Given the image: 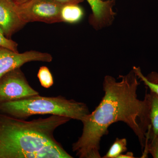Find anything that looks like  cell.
I'll list each match as a JSON object with an SVG mask.
<instances>
[{
  "label": "cell",
  "mask_w": 158,
  "mask_h": 158,
  "mask_svg": "<svg viewBox=\"0 0 158 158\" xmlns=\"http://www.w3.org/2000/svg\"><path fill=\"white\" fill-rule=\"evenodd\" d=\"M118 77L120 81L111 76L105 77L103 97L96 109L81 121V135L72 145L73 151L79 158H102L99 152L102 138L108 135L111 125L119 121L131 129L144 150L150 129L148 98L145 94L144 99H138L140 83L133 69Z\"/></svg>",
  "instance_id": "1"
},
{
  "label": "cell",
  "mask_w": 158,
  "mask_h": 158,
  "mask_svg": "<svg viewBox=\"0 0 158 158\" xmlns=\"http://www.w3.org/2000/svg\"><path fill=\"white\" fill-rule=\"evenodd\" d=\"M71 119L51 115L26 121L0 112V158H73L54 136Z\"/></svg>",
  "instance_id": "2"
},
{
  "label": "cell",
  "mask_w": 158,
  "mask_h": 158,
  "mask_svg": "<svg viewBox=\"0 0 158 158\" xmlns=\"http://www.w3.org/2000/svg\"><path fill=\"white\" fill-rule=\"evenodd\" d=\"M0 112L23 119L34 115H51L80 121L90 113L85 103L68 99L61 95L47 97L39 94L2 104Z\"/></svg>",
  "instance_id": "3"
},
{
  "label": "cell",
  "mask_w": 158,
  "mask_h": 158,
  "mask_svg": "<svg viewBox=\"0 0 158 158\" xmlns=\"http://www.w3.org/2000/svg\"><path fill=\"white\" fill-rule=\"evenodd\" d=\"M62 6L52 0H29L17 4V12L26 24L35 22L48 24L61 23Z\"/></svg>",
  "instance_id": "4"
},
{
  "label": "cell",
  "mask_w": 158,
  "mask_h": 158,
  "mask_svg": "<svg viewBox=\"0 0 158 158\" xmlns=\"http://www.w3.org/2000/svg\"><path fill=\"white\" fill-rule=\"evenodd\" d=\"M39 94L29 84L20 68L9 72L0 79V105Z\"/></svg>",
  "instance_id": "5"
},
{
  "label": "cell",
  "mask_w": 158,
  "mask_h": 158,
  "mask_svg": "<svg viewBox=\"0 0 158 158\" xmlns=\"http://www.w3.org/2000/svg\"><path fill=\"white\" fill-rule=\"evenodd\" d=\"M52 60V56L48 53L31 50L20 53L0 47V79L9 72L21 68L27 62H50Z\"/></svg>",
  "instance_id": "6"
},
{
  "label": "cell",
  "mask_w": 158,
  "mask_h": 158,
  "mask_svg": "<svg viewBox=\"0 0 158 158\" xmlns=\"http://www.w3.org/2000/svg\"><path fill=\"white\" fill-rule=\"evenodd\" d=\"M17 12V3L13 0H0V27L6 37L12 35L26 25Z\"/></svg>",
  "instance_id": "7"
},
{
  "label": "cell",
  "mask_w": 158,
  "mask_h": 158,
  "mask_svg": "<svg viewBox=\"0 0 158 158\" xmlns=\"http://www.w3.org/2000/svg\"><path fill=\"white\" fill-rule=\"evenodd\" d=\"M90 5L92 14L89 22L94 28L99 30L113 23L116 13L113 10L115 0H86Z\"/></svg>",
  "instance_id": "8"
},
{
  "label": "cell",
  "mask_w": 158,
  "mask_h": 158,
  "mask_svg": "<svg viewBox=\"0 0 158 158\" xmlns=\"http://www.w3.org/2000/svg\"><path fill=\"white\" fill-rule=\"evenodd\" d=\"M146 94L149 101L150 123V129L148 138V144L151 140L158 135V95L152 92L149 93L146 92Z\"/></svg>",
  "instance_id": "9"
},
{
  "label": "cell",
  "mask_w": 158,
  "mask_h": 158,
  "mask_svg": "<svg viewBox=\"0 0 158 158\" xmlns=\"http://www.w3.org/2000/svg\"><path fill=\"white\" fill-rule=\"evenodd\" d=\"M84 11L79 4H68L62 6L61 18L62 22L74 24L81 20Z\"/></svg>",
  "instance_id": "10"
},
{
  "label": "cell",
  "mask_w": 158,
  "mask_h": 158,
  "mask_svg": "<svg viewBox=\"0 0 158 158\" xmlns=\"http://www.w3.org/2000/svg\"><path fill=\"white\" fill-rule=\"evenodd\" d=\"M127 140L126 138H116L114 143L103 158H117L127 151Z\"/></svg>",
  "instance_id": "11"
},
{
  "label": "cell",
  "mask_w": 158,
  "mask_h": 158,
  "mask_svg": "<svg viewBox=\"0 0 158 158\" xmlns=\"http://www.w3.org/2000/svg\"><path fill=\"white\" fill-rule=\"evenodd\" d=\"M37 76L40 85L43 88H49L53 85L54 79L52 75L47 66H42L40 67L38 70Z\"/></svg>",
  "instance_id": "12"
},
{
  "label": "cell",
  "mask_w": 158,
  "mask_h": 158,
  "mask_svg": "<svg viewBox=\"0 0 158 158\" xmlns=\"http://www.w3.org/2000/svg\"><path fill=\"white\" fill-rule=\"evenodd\" d=\"M17 43L6 37L3 30L0 27V47L4 48L15 52L18 51Z\"/></svg>",
  "instance_id": "13"
},
{
  "label": "cell",
  "mask_w": 158,
  "mask_h": 158,
  "mask_svg": "<svg viewBox=\"0 0 158 158\" xmlns=\"http://www.w3.org/2000/svg\"><path fill=\"white\" fill-rule=\"evenodd\" d=\"M148 154H150L154 158H158V135L148 142L142 153V158L146 157Z\"/></svg>",
  "instance_id": "14"
},
{
  "label": "cell",
  "mask_w": 158,
  "mask_h": 158,
  "mask_svg": "<svg viewBox=\"0 0 158 158\" xmlns=\"http://www.w3.org/2000/svg\"><path fill=\"white\" fill-rule=\"evenodd\" d=\"M133 69L135 72L138 79H140L141 81L143 82L144 85L149 88L150 92L155 93L158 95V85L153 83L148 80L146 77L144 76L141 72V69L140 67L134 66Z\"/></svg>",
  "instance_id": "15"
},
{
  "label": "cell",
  "mask_w": 158,
  "mask_h": 158,
  "mask_svg": "<svg viewBox=\"0 0 158 158\" xmlns=\"http://www.w3.org/2000/svg\"><path fill=\"white\" fill-rule=\"evenodd\" d=\"M60 5H68V4H79L83 2L85 0H52Z\"/></svg>",
  "instance_id": "16"
},
{
  "label": "cell",
  "mask_w": 158,
  "mask_h": 158,
  "mask_svg": "<svg viewBox=\"0 0 158 158\" xmlns=\"http://www.w3.org/2000/svg\"><path fill=\"white\" fill-rule=\"evenodd\" d=\"M146 78L149 81L158 85V73L156 72H152L146 76Z\"/></svg>",
  "instance_id": "17"
},
{
  "label": "cell",
  "mask_w": 158,
  "mask_h": 158,
  "mask_svg": "<svg viewBox=\"0 0 158 158\" xmlns=\"http://www.w3.org/2000/svg\"><path fill=\"white\" fill-rule=\"evenodd\" d=\"M135 157L134 156V153L132 152H128L126 154H121L120 155L118 156L117 158H135Z\"/></svg>",
  "instance_id": "18"
},
{
  "label": "cell",
  "mask_w": 158,
  "mask_h": 158,
  "mask_svg": "<svg viewBox=\"0 0 158 158\" xmlns=\"http://www.w3.org/2000/svg\"><path fill=\"white\" fill-rule=\"evenodd\" d=\"M16 3L18 4H23V3L27 2L29 0H13Z\"/></svg>",
  "instance_id": "19"
},
{
  "label": "cell",
  "mask_w": 158,
  "mask_h": 158,
  "mask_svg": "<svg viewBox=\"0 0 158 158\" xmlns=\"http://www.w3.org/2000/svg\"><path fill=\"white\" fill-rule=\"evenodd\" d=\"M102 1H105V0H102Z\"/></svg>",
  "instance_id": "20"
}]
</instances>
